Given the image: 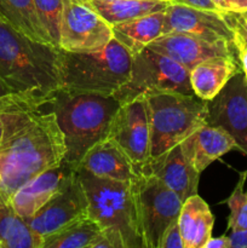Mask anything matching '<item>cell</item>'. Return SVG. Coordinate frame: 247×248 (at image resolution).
I'll list each match as a JSON object with an SVG mask.
<instances>
[{"mask_svg": "<svg viewBox=\"0 0 247 248\" xmlns=\"http://www.w3.org/2000/svg\"><path fill=\"white\" fill-rule=\"evenodd\" d=\"M0 119V198L10 200L33 177L62 161L65 145L47 99L5 94Z\"/></svg>", "mask_w": 247, "mask_h": 248, "instance_id": "6da1fadb", "label": "cell"}, {"mask_svg": "<svg viewBox=\"0 0 247 248\" xmlns=\"http://www.w3.org/2000/svg\"><path fill=\"white\" fill-rule=\"evenodd\" d=\"M61 50L29 38L0 17V79L15 93L47 99L62 89Z\"/></svg>", "mask_w": 247, "mask_h": 248, "instance_id": "7a4b0ae2", "label": "cell"}, {"mask_svg": "<svg viewBox=\"0 0 247 248\" xmlns=\"http://www.w3.org/2000/svg\"><path fill=\"white\" fill-rule=\"evenodd\" d=\"M63 136V160L77 169L96 143L108 137L111 121L121 103L114 96L80 93L60 89L47 98Z\"/></svg>", "mask_w": 247, "mask_h": 248, "instance_id": "3957f363", "label": "cell"}, {"mask_svg": "<svg viewBox=\"0 0 247 248\" xmlns=\"http://www.w3.org/2000/svg\"><path fill=\"white\" fill-rule=\"evenodd\" d=\"M89 201V217L102 232L91 248H143L131 182L97 177L77 167Z\"/></svg>", "mask_w": 247, "mask_h": 248, "instance_id": "277c9868", "label": "cell"}, {"mask_svg": "<svg viewBox=\"0 0 247 248\" xmlns=\"http://www.w3.org/2000/svg\"><path fill=\"white\" fill-rule=\"evenodd\" d=\"M131 64L132 55L115 38L98 50L77 52L62 48V89L113 96L130 80Z\"/></svg>", "mask_w": 247, "mask_h": 248, "instance_id": "5b68a950", "label": "cell"}, {"mask_svg": "<svg viewBox=\"0 0 247 248\" xmlns=\"http://www.w3.org/2000/svg\"><path fill=\"white\" fill-rule=\"evenodd\" d=\"M150 123V157L183 142L206 124L207 101L179 92L147 97Z\"/></svg>", "mask_w": 247, "mask_h": 248, "instance_id": "8992f818", "label": "cell"}, {"mask_svg": "<svg viewBox=\"0 0 247 248\" xmlns=\"http://www.w3.org/2000/svg\"><path fill=\"white\" fill-rule=\"evenodd\" d=\"M169 92L194 94L189 70L169 56L145 47L132 55L130 80L113 96L123 104L138 97Z\"/></svg>", "mask_w": 247, "mask_h": 248, "instance_id": "52a82bcc", "label": "cell"}, {"mask_svg": "<svg viewBox=\"0 0 247 248\" xmlns=\"http://www.w3.org/2000/svg\"><path fill=\"white\" fill-rule=\"evenodd\" d=\"M132 183L143 248H159L167 228L178 219L183 201L164 182L139 173Z\"/></svg>", "mask_w": 247, "mask_h": 248, "instance_id": "ba28073f", "label": "cell"}, {"mask_svg": "<svg viewBox=\"0 0 247 248\" xmlns=\"http://www.w3.org/2000/svg\"><path fill=\"white\" fill-rule=\"evenodd\" d=\"M113 38L111 26L92 0H63L60 47L77 52L98 50Z\"/></svg>", "mask_w": 247, "mask_h": 248, "instance_id": "9c48e42d", "label": "cell"}, {"mask_svg": "<svg viewBox=\"0 0 247 248\" xmlns=\"http://www.w3.org/2000/svg\"><path fill=\"white\" fill-rule=\"evenodd\" d=\"M206 124L227 131L236 149L247 155V79L244 70L232 75L217 96L207 101Z\"/></svg>", "mask_w": 247, "mask_h": 248, "instance_id": "30bf717a", "label": "cell"}, {"mask_svg": "<svg viewBox=\"0 0 247 248\" xmlns=\"http://www.w3.org/2000/svg\"><path fill=\"white\" fill-rule=\"evenodd\" d=\"M87 216L89 201L75 170L64 186L26 220L31 230L44 239L69 223Z\"/></svg>", "mask_w": 247, "mask_h": 248, "instance_id": "8fae6325", "label": "cell"}, {"mask_svg": "<svg viewBox=\"0 0 247 248\" xmlns=\"http://www.w3.org/2000/svg\"><path fill=\"white\" fill-rule=\"evenodd\" d=\"M123 148L136 165L150 157V123L147 97L120 106L111 121L108 137Z\"/></svg>", "mask_w": 247, "mask_h": 248, "instance_id": "7c38bea8", "label": "cell"}, {"mask_svg": "<svg viewBox=\"0 0 247 248\" xmlns=\"http://www.w3.org/2000/svg\"><path fill=\"white\" fill-rule=\"evenodd\" d=\"M148 47L169 56L185 67L189 72L196 64L210 58H237V51L234 44L227 41H210L201 36L181 31L162 34Z\"/></svg>", "mask_w": 247, "mask_h": 248, "instance_id": "4fadbf2b", "label": "cell"}, {"mask_svg": "<svg viewBox=\"0 0 247 248\" xmlns=\"http://www.w3.org/2000/svg\"><path fill=\"white\" fill-rule=\"evenodd\" d=\"M181 31L194 34L210 41L234 44V35L222 12L170 4L165 9L164 33Z\"/></svg>", "mask_w": 247, "mask_h": 248, "instance_id": "5bb4252c", "label": "cell"}, {"mask_svg": "<svg viewBox=\"0 0 247 248\" xmlns=\"http://www.w3.org/2000/svg\"><path fill=\"white\" fill-rule=\"evenodd\" d=\"M137 172L159 178L172 189L182 201L198 194L201 173L185 159L181 143L167 152L149 157L143 164L137 165Z\"/></svg>", "mask_w": 247, "mask_h": 248, "instance_id": "9a60e30c", "label": "cell"}, {"mask_svg": "<svg viewBox=\"0 0 247 248\" xmlns=\"http://www.w3.org/2000/svg\"><path fill=\"white\" fill-rule=\"evenodd\" d=\"M75 170L65 160L44 170L15 191L10 199L12 207L22 218L28 219L64 186Z\"/></svg>", "mask_w": 247, "mask_h": 248, "instance_id": "2e32d148", "label": "cell"}, {"mask_svg": "<svg viewBox=\"0 0 247 248\" xmlns=\"http://www.w3.org/2000/svg\"><path fill=\"white\" fill-rule=\"evenodd\" d=\"M77 167L97 177L121 182H132L139 174L137 172V165L110 138L96 143L85 154Z\"/></svg>", "mask_w": 247, "mask_h": 248, "instance_id": "e0dca14e", "label": "cell"}, {"mask_svg": "<svg viewBox=\"0 0 247 248\" xmlns=\"http://www.w3.org/2000/svg\"><path fill=\"white\" fill-rule=\"evenodd\" d=\"M185 159L198 172H202L220 156L236 149L232 136L220 127L205 124L181 143Z\"/></svg>", "mask_w": 247, "mask_h": 248, "instance_id": "ac0fdd59", "label": "cell"}, {"mask_svg": "<svg viewBox=\"0 0 247 248\" xmlns=\"http://www.w3.org/2000/svg\"><path fill=\"white\" fill-rule=\"evenodd\" d=\"M240 69L241 65L235 57H215L200 62L189 72L194 94L211 101Z\"/></svg>", "mask_w": 247, "mask_h": 248, "instance_id": "d6986e66", "label": "cell"}, {"mask_svg": "<svg viewBox=\"0 0 247 248\" xmlns=\"http://www.w3.org/2000/svg\"><path fill=\"white\" fill-rule=\"evenodd\" d=\"M215 216L201 196H190L183 201L178 227L184 248H203L212 236Z\"/></svg>", "mask_w": 247, "mask_h": 248, "instance_id": "ffe728a7", "label": "cell"}, {"mask_svg": "<svg viewBox=\"0 0 247 248\" xmlns=\"http://www.w3.org/2000/svg\"><path fill=\"white\" fill-rule=\"evenodd\" d=\"M165 10L111 26L113 36L131 55L140 52L164 33Z\"/></svg>", "mask_w": 247, "mask_h": 248, "instance_id": "44dd1931", "label": "cell"}, {"mask_svg": "<svg viewBox=\"0 0 247 248\" xmlns=\"http://www.w3.org/2000/svg\"><path fill=\"white\" fill-rule=\"evenodd\" d=\"M43 240L15 211L10 200L0 198V248H43Z\"/></svg>", "mask_w": 247, "mask_h": 248, "instance_id": "7402d4cb", "label": "cell"}, {"mask_svg": "<svg viewBox=\"0 0 247 248\" xmlns=\"http://www.w3.org/2000/svg\"><path fill=\"white\" fill-rule=\"evenodd\" d=\"M102 17L110 26L131 21L145 15L164 11L169 0H92Z\"/></svg>", "mask_w": 247, "mask_h": 248, "instance_id": "603a6c76", "label": "cell"}, {"mask_svg": "<svg viewBox=\"0 0 247 248\" xmlns=\"http://www.w3.org/2000/svg\"><path fill=\"white\" fill-rule=\"evenodd\" d=\"M0 17L29 38L52 44L39 21L33 0H0Z\"/></svg>", "mask_w": 247, "mask_h": 248, "instance_id": "cb8c5ba5", "label": "cell"}, {"mask_svg": "<svg viewBox=\"0 0 247 248\" xmlns=\"http://www.w3.org/2000/svg\"><path fill=\"white\" fill-rule=\"evenodd\" d=\"M101 232L98 223L87 216L44 237L43 248H91Z\"/></svg>", "mask_w": 247, "mask_h": 248, "instance_id": "d4e9b609", "label": "cell"}, {"mask_svg": "<svg viewBox=\"0 0 247 248\" xmlns=\"http://www.w3.org/2000/svg\"><path fill=\"white\" fill-rule=\"evenodd\" d=\"M36 15L51 43L60 46L63 0H33Z\"/></svg>", "mask_w": 247, "mask_h": 248, "instance_id": "484cf974", "label": "cell"}, {"mask_svg": "<svg viewBox=\"0 0 247 248\" xmlns=\"http://www.w3.org/2000/svg\"><path fill=\"white\" fill-rule=\"evenodd\" d=\"M246 178L247 171L240 174L236 186L232 190V195L225 201L230 210L229 218H228V229L232 232L247 229V190L244 189Z\"/></svg>", "mask_w": 247, "mask_h": 248, "instance_id": "4316f807", "label": "cell"}, {"mask_svg": "<svg viewBox=\"0 0 247 248\" xmlns=\"http://www.w3.org/2000/svg\"><path fill=\"white\" fill-rule=\"evenodd\" d=\"M234 35V45L247 41V10L242 12H222Z\"/></svg>", "mask_w": 247, "mask_h": 248, "instance_id": "83f0119b", "label": "cell"}, {"mask_svg": "<svg viewBox=\"0 0 247 248\" xmlns=\"http://www.w3.org/2000/svg\"><path fill=\"white\" fill-rule=\"evenodd\" d=\"M159 248H184L183 239L179 232L178 219L174 220L164 232L160 240Z\"/></svg>", "mask_w": 247, "mask_h": 248, "instance_id": "f1b7e54d", "label": "cell"}, {"mask_svg": "<svg viewBox=\"0 0 247 248\" xmlns=\"http://www.w3.org/2000/svg\"><path fill=\"white\" fill-rule=\"evenodd\" d=\"M220 12H242L247 10V0H212Z\"/></svg>", "mask_w": 247, "mask_h": 248, "instance_id": "f546056e", "label": "cell"}, {"mask_svg": "<svg viewBox=\"0 0 247 248\" xmlns=\"http://www.w3.org/2000/svg\"><path fill=\"white\" fill-rule=\"evenodd\" d=\"M171 1V4H179V5H186V6H193L198 7V9H203V10H212V11H218L215 4H213L212 0H169Z\"/></svg>", "mask_w": 247, "mask_h": 248, "instance_id": "4dcf8cb0", "label": "cell"}, {"mask_svg": "<svg viewBox=\"0 0 247 248\" xmlns=\"http://www.w3.org/2000/svg\"><path fill=\"white\" fill-rule=\"evenodd\" d=\"M229 239L230 248H247V229L232 232Z\"/></svg>", "mask_w": 247, "mask_h": 248, "instance_id": "1f68e13d", "label": "cell"}, {"mask_svg": "<svg viewBox=\"0 0 247 248\" xmlns=\"http://www.w3.org/2000/svg\"><path fill=\"white\" fill-rule=\"evenodd\" d=\"M203 248H230V239L229 236H219L208 239Z\"/></svg>", "mask_w": 247, "mask_h": 248, "instance_id": "d6a6232c", "label": "cell"}, {"mask_svg": "<svg viewBox=\"0 0 247 248\" xmlns=\"http://www.w3.org/2000/svg\"><path fill=\"white\" fill-rule=\"evenodd\" d=\"M237 51V58H239L240 65H241V69L244 70L245 75H246L247 79V41L242 44H237L235 45Z\"/></svg>", "mask_w": 247, "mask_h": 248, "instance_id": "836d02e7", "label": "cell"}, {"mask_svg": "<svg viewBox=\"0 0 247 248\" xmlns=\"http://www.w3.org/2000/svg\"><path fill=\"white\" fill-rule=\"evenodd\" d=\"M9 93H12L11 89H10V87L7 86L1 79H0V98H1L2 96H5V94H9Z\"/></svg>", "mask_w": 247, "mask_h": 248, "instance_id": "e575fe53", "label": "cell"}, {"mask_svg": "<svg viewBox=\"0 0 247 248\" xmlns=\"http://www.w3.org/2000/svg\"><path fill=\"white\" fill-rule=\"evenodd\" d=\"M2 137V121L1 119H0V140H1Z\"/></svg>", "mask_w": 247, "mask_h": 248, "instance_id": "d590c367", "label": "cell"}]
</instances>
